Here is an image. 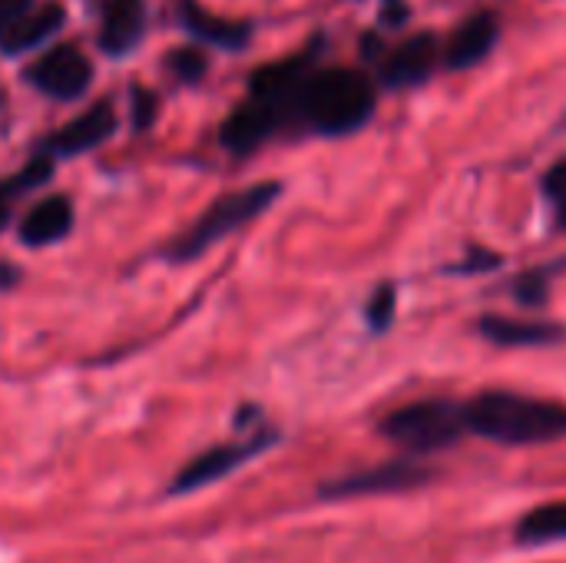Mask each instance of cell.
I'll return each instance as SVG.
<instances>
[{
	"label": "cell",
	"mask_w": 566,
	"mask_h": 563,
	"mask_svg": "<svg viewBox=\"0 0 566 563\" xmlns=\"http://www.w3.org/2000/svg\"><path fill=\"white\" fill-rule=\"evenodd\" d=\"M464 421L471 435L507 448L566 438V405L517 392H481L464 405Z\"/></svg>",
	"instance_id": "6da1fadb"
},
{
	"label": "cell",
	"mask_w": 566,
	"mask_h": 563,
	"mask_svg": "<svg viewBox=\"0 0 566 563\" xmlns=\"http://www.w3.org/2000/svg\"><path fill=\"white\" fill-rule=\"evenodd\" d=\"M375 113V86L365 73L348 66L312 70L298 90L295 123L322 136H348L361 129Z\"/></svg>",
	"instance_id": "7a4b0ae2"
},
{
	"label": "cell",
	"mask_w": 566,
	"mask_h": 563,
	"mask_svg": "<svg viewBox=\"0 0 566 563\" xmlns=\"http://www.w3.org/2000/svg\"><path fill=\"white\" fill-rule=\"evenodd\" d=\"M381 435L388 441H395L401 451H408L411 458H424V455H438V451L454 448L471 431H468L461 402L424 398V402H415V405L391 411L381 421Z\"/></svg>",
	"instance_id": "3957f363"
},
{
	"label": "cell",
	"mask_w": 566,
	"mask_h": 563,
	"mask_svg": "<svg viewBox=\"0 0 566 563\" xmlns=\"http://www.w3.org/2000/svg\"><path fill=\"white\" fill-rule=\"evenodd\" d=\"M282 196V183H255L245 189H235L222 199H216L179 239H172L169 246V259L172 262H189L199 259L206 249H212L219 239H226L229 232L242 229L245 222L259 219L275 199Z\"/></svg>",
	"instance_id": "277c9868"
},
{
	"label": "cell",
	"mask_w": 566,
	"mask_h": 563,
	"mask_svg": "<svg viewBox=\"0 0 566 563\" xmlns=\"http://www.w3.org/2000/svg\"><path fill=\"white\" fill-rule=\"evenodd\" d=\"M272 445H279V431L259 421L255 428H249V435H242V438H235V441H222V445L202 451L199 458H192L189 465H182L179 475L169 481L166 494H169V498L196 494V491H202V488H209V484H216V481L235 475L242 465H249V461H255L259 455H265Z\"/></svg>",
	"instance_id": "5b68a950"
},
{
	"label": "cell",
	"mask_w": 566,
	"mask_h": 563,
	"mask_svg": "<svg viewBox=\"0 0 566 563\" xmlns=\"http://www.w3.org/2000/svg\"><path fill=\"white\" fill-rule=\"evenodd\" d=\"M27 83L33 90H40L43 96L50 100H76L90 90V80H93V63L90 56L73 46V43H60V46H50L43 56H36L30 66H27Z\"/></svg>",
	"instance_id": "8992f818"
},
{
	"label": "cell",
	"mask_w": 566,
	"mask_h": 563,
	"mask_svg": "<svg viewBox=\"0 0 566 563\" xmlns=\"http://www.w3.org/2000/svg\"><path fill=\"white\" fill-rule=\"evenodd\" d=\"M434 478L431 468H424L421 461L408 458V461H391L381 468H368L358 475H345L338 481H325L318 488V498L325 501H342V498H365V494H388V491H411L421 488Z\"/></svg>",
	"instance_id": "52a82bcc"
},
{
	"label": "cell",
	"mask_w": 566,
	"mask_h": 563,
	"mask_svg": "<svg viewBox=\"0 0 566 563\" xmlns=\"http://www.w3.org/2000/svg\"><path fill=\"white\" fill-rule=\"evenodd\" d=\"M116 133V113L109 103H96L90 106L83 116L70 119L66 126H60L56 133H50L40 146V153L60 159V156H80L96 149L99 143H106Z\"/></svg>",
	"instance_id": "ba28073f"
},
{
	"label": "cell",
	"mask_w": 566,
	"mask_h": 563,
	"mask_svg": "<svg viewBox=\"0 0 566 563\" xmlns=\"http://www.w3.org/2000/svg\"><path fill=\"white\" fill-rule=\"evenodd\" d=\"M441 56L444 53H441V43H438L434 33H415V37H408L405 43H398L385 56V63H381V83L391 86V90L418 86V83H424L434 73V66H438Z\"/></svg>",
	"instance_id": "9c48e42d"
},
{
	"label": "cell",
	"mask_w": 566,
	"mask_h": 563,
	"mask_svg": "<svg viewBox=\"0 0 566 563\" xmlns=\"http://www.w3.org/2000/svg\"><path fill=\"white\" fill-rule=\"evenodd\" d=\"M279 129H282L279 113H275L272 106H265L262 100L249 96L242 106H235V110L229 113V119H226L222 129H219V139H222V146H226L229 153L245 156V153L259 149V146H262L272 133H279Z\"/></svg>",
	"instance_id": "30bf717a"
},
{
	"label": "cell",
	"mask_w": 566,
	"mask_h": 563,
	"mask_svg": "<svg viewBox=\"0 0 566 563\" xmlns=\"http://www.w3.org/2000/svg\"><path fill=\"white\" fill-rule=\"evenodd\" d=\"M146 33V0H106L99 20V50L113 60L139 46Z\"/></svg>",
	"instance_id": "8fae6325"
},
{
	"label": "cell",
	"mask_w": 566,
	"mask_h": 563,
	"mask_svg": "<svg viewBox=\"0 0 566 563\" xmlns=\"http://www.w3.org/2000/svg\"><path fill=\"white\" fill-rule=\"evenodd\" d=\"M501 37V20L491 10H481L474 17H468L448 40L444 46V63L451 70H468L478 66L481 60H488V53L497 46Z\"/></svg>",
	"instance_id": "7c38bea8"
},
{
	"label": "cell",
	"mask_w": 566,
	"mask_h": 563,
	"mask_svg": "<svg viewBox=\"0 0 566 563\" xmlns=\"http://www.w3.org/2000/svg\"><path fill=\"white\" fill-rule=\"evenodd\" d=\"M481 332L484 338L504 348H544L566 338V329H560L557 322H521V319H501V315L481 319Z\"/></svg>",
	"instance_id": "4fadbf2b"
},
{
	"label": "cell",
	"mask_w": 566,
	"mask_h": 563,
	"mask_svg": "<svg viewBox=\"0 0 566 563\" xmlns=\"http://www.w3.org/2000/svg\"><path fill=\"white\" fill-rule=\"evenodd\" d=\"M179 20H182V27H186L192 37H199V40H206V43H212V46H222V50H239V46H245L249 37H252V27H249V23L216 17V13L202 10L196 0H179Z\"/></svg>",
	"instance_id": "5bb4252c"
},
{
	"label": "cell",
	"mask_w": 566,
	"mask_h": 563,
	"mask_svg": "<svg viewBox=\"0 0 566 563\" xmlns=\"http://www.w3.org/2000/svg\"><path fill=\"white\" fill-rule=\"evenodd\" d=\"M66 20V10L60 3H43L27 10L10 30L0 33V50L3 53H27L40 43H46Z\"/></svg>",
	"instance_id": "9a60e30c"
},
{
	"label": "cell",
	"mask_w": 566,
	"mask_h": 563,
	"mask_svg": "<svg viewBox=\"0 0 566 563\" xmlns=\"http://www.w3.org/2000/svg\"><path fill=\"white\" fill-rule=\"evenodd\" d=\"M73 229V206L66 196H50L43 202H36L23 226H20V242L23 246H50V242H60L63 236H70Z\"/></svg>",
	"instance_id": "2e32d148"
},
{
	"label": "cell",
	"mask_w": 566,
	"mask_h": 563,
	"mask_svg": "<svg viewBox=\"0 0 566 563\" xmlns=\"http://www.w3.org/2000/svg\"><path fill=\"white\" fill-rule=\"evenodd\" d=\"M514 541L524 548H544L554 541H566V501H554V504H541L534 511H527L517 521Z\"/></svg>",
	"instance_id": "e0dca14e"
},
{
	"label": "cell",
	"mask_w": 566,
	"mask_h": 563,
	"mask_svg": "<svg viewBox=\"0 0 566 563\" xmlns=\"http://www.w3.org/2000/svg\"><path fill=\"white\" fill-rule=\"evenodd\" d=\"M554 272H557V269H551V265H541V269L524 272V275L514 282L517 302H524V305H544V302H547V292H551Z\"/></svg>",
	"instance_id": "ac0fdd59"
},
{
	"label": "cell",
	"mask_w": 566,
	"mask_h": 563,
	"mask_svg": "<svg viewBox=\"0 0 566 563\" xmlns=\"http://www.w3.org/2000/svg\"><path fill=\"white\" fill-rule=\"evenodd\" d=\"M166 66L172 70L176 80H182V83H199V80L206 76V70H209V60H206L199 50H172V53L166 56Z\"/></svg>",
	"instance_id": "d6986e66"
},
{
	"label": "cell",
	"mask_w": 566,
	"mask_h": 563,
	"mask_svg": "<svg viewBox=\"0 0 566 563\" xmlns=\"http://www.w3.org/2000/svg\"><path fill=\"white\" fill-rule=\"evenodd\" d=\"M129 113H133L136 129H149L156 123V113H159V96L146 86H136L129 93Z\"/></svg>",
	"instance_id": "ffe728a7"
},
{
	"label": "cell",
	"mask_w": 566,
	"mask_h": 563,
	"mask_svg": "<svg viewBox=\"0 0 566 563\" xmlns=\"http://www.w3.org/2000/svg\"><path fill=\"white\" fill-rule=\"evenodd\" d=\"M395 285H381L378 292H375V299H371V305H368V325L375 329V332H385L388 325H391V319H395Z\"/></svg>",
	"instance_id": "44dd1931"
},
{
	"label": "cell",
	"mask_w": 566,
	"mask_h": 563,
	"mask_svg": "<svg viewBox=\"0 0 566 563\" xmlns=\"http://www.w3.org/2000/svg\"><path fill=\"white\" fill-rule=\"evenodd\" d=\"M544 192H547V199L557 206L560 222L566 226V159H560L557 166L547 169V176H544Z\"/></svg>",
	"instance_id": "7402d4cb"
},
{
	"label": "cell",
	"mask_w": 566,
	"mask_h": 563,
	"mask_svg": "<svg viewBox=\"0 0 566 563\" xmlns=\"http://www.w3.org/2000/svg\"><path fill=\"white\" fill-rule=\"evenodd\" d=\"M497 256L494 252H484V249H471L468 252V259L454 269V272H491V269H497Z\"/></svg>",
	"instance_id": "603a6c76"
},
{
	"label": "cell",
	"mask_w": 566,
	"mask_h": 563,
	"mask_svg": "<svg viewBox=\"0 0 566 563\" xmlns=\"http://www.w3.org/2000/svg\"><path fill=\"white\" fill-rule=\"evenodd\" d=\"M36 7V0H0V33L3 30H10L27 10H33Z\"/></svg>",
	"instance_id": "cb8c5ba5"
},
{
	"label": "cell",
	"mask_w": 566,
	"mask_h": 563,
	"mask_svg": "<svg viewBox=\"0 0 566 563\" xmlns=\"http://www.w3.org/2000/svg\"><path fill=\"white\" fill-rule=\"evenodd\" d=\"M20 282V269L10 262H0V292H10Z\"/></svg>",
	"instance_id": "d4e9b609"
},
{
	"label": "cell",
	"mask_w": 566,
	"mask_h": 563,
	"mask_svg": "<svg viewBox=\"0 0 566 563\" xmlns=\"http://www.w3.org/2000/svg\"><path fill=\"white\" fill-rule=\"evenodd\" d=\"M10 216H13V199L0 189V229L10 222Z\"/></svg>",
	"instance_id": "484cf974"
}]
</instances>
